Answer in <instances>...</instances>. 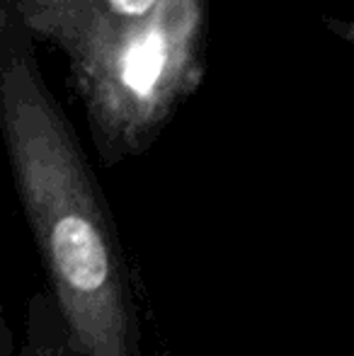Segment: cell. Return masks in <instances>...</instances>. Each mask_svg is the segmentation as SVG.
Returning a JSON list of instances; mask_svg holds the SVG:
<instances>
[{
    "instance_id": "obj_1",
    "label": "cell",
    "mask_w": 354,
    "mask_h": 356,
    "mask_svg": "<svg viewBox=\"0 0 354 356\" xmlns=\"http://www.w3.org/2000/svg\"><path fill=\"white\" fill-rule=\"evenodd\" d=\"M0 127L49 293L76 356H141V320L117 223L51 92L34 37L0 8Z\"/></svg>"
},
{
    "instance_id": "obj_2",
    "label": "cell",
    "mask_w": 354,
    "mask_h": 356,
    "mask_svg": "<svg viewBox=\"0 0 354 356\" xmlns=\"http://www.w3.org/2000/svg\"><path fill=\"white\" fill-rule=\"evenodd\" d=\"M209 27L211 0H163L148 19L66 56L104 168L146 153L199 90Z\"/></svg>"
},
{
    "instance_id": "obj_3",
    "label": "cell",
    "mask_w": 354,
    "mask_h": 356,
    "mask_svg": "<svg viewBox=\"0 0 354 356\" xmlns=\"http://www.w3.org/2000/svg\"><path fill=\"white\" fill-rule=\"evenodd\" d=\"M163 0H73L42 42L68 56L81 44L148 19Z\"/></svg>"
},
{
    "instance_id": "obj_4",
    "label": "cell",
    "mask_w": 354,
    "mask_h": 356,
    "mask_svg": "<svg viewBox=\"0 0 354 356\" xmlns=\"http://www.w3.org/2000/svg\"><path fill=\"white\" fill-rule=\"evenodd\" d=\"M19 356H76L49 289L29 296Z\"/></svg>"
},
{
    "instance_id": "obj_5",
    "label": "cell",
    "mask_w": 354,
    "mask_h": 356,
    "mask_svg": "<svg viewBox=\"0 0 354 356\" xmlns=\"http://www.w3.org/2000/svg\"><path fill=\"white\" fill-rule=\"evenodd\" d=\"M71 3L73 0H0V8L13 10L34 39H44Z\"/></svg>"
},
{
    "instance_id": "obj_6",
    "label": "cell",
    "mask_w": 354,
    "mask_h": 356,
    "mask_svg": "<svg viewBox=\"0 0 354 356\" xmlns=\"http://www.w3.org/2000/svg\"><path fill=\"white\" fill-rule=\"evenodd\" d=\"M0 356H17V342L5 313H0Z\"/></svg>"
},
{
    "instance_id": "obj_7",
    "label": "cell",
    "mask_w": 354,
    "mask_h": 356,
    "mask_svg": "<svg viewBox=\"0 0 354 356\" xmlns=\"http://www.w3.org/2000/svg\"><path fill=\"white\" fill-rule=\"evenodd\" d=\"M325 24L335 37L342 39V42L354 44V19H325Z\"/></svg>"
}]
</instances>
